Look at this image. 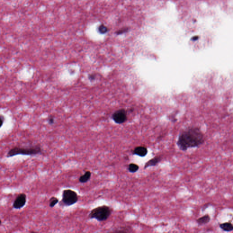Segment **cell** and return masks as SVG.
I'll return each mask as SVG.
<instances>
[{
	"mask_svg": "<svg viewBox=\"0 0 233 233\" xmlns=\"http://www.w3.org/2000/svg\"><path fill=\"white\" fill-rule=\"evenodd\" d=\"M205 140V135L200 128L190 127L180 133L176 145L180 150L185 152L189 149L198 148Z\"/></svg>",
	"mask_w": 233,
	"mask_h": 233,
	"instance_id": "1",
	"label": "cell"
},
{
	"mask_svg": "<svg viewBox=\"0 0 233 233\" xmlns=\"http://www.w3.org/2000/svg\"><path fill=\"white\" fill-rule=\"evenodd\" d=\"M42 153L43 151L40 145H32L25 147L15 146L8 151L6 157H12L18 155L35 156Z\"/></svg>",
	"mask_w": 233,
	"mask_h": 233,
	"instance_id": "2",
	"label": "cell"
},
{
	"mask_svg": "<svg viewBox=\"0 0 233 233\" xmlns=\"http://www.w3.org/2000/svg\"><path fill=\"white\" fill-rule=\"evenodd\" d=\"M113 210L109 206H100L93 209L89 214L88 218L90 219H95L99 222L106 221L112 214Z\"/></svg>",
	"mask_w": 233,
	"mask_h": 233,
	"instance_id": "3",
	"label": "cell"
},
{
	"mask_svg": "<svg viewBox=\"0 0 233 233\" xmlns=\"http://www.w3.org/2000/svg\"><path fill=\"white\" fill-rule=\"evenodd\" d=\"M79 201V196L77 192L71 189H66L62 191V198L59 205L62 207H68L74 205Z\"/></svg>",
	"mask_w": 233,
	"mask_h": 233,
	"instance_id": "4",
	"label": "cell"
},
{
	"mask_svg": "<svg viewBox=\"0 0 233 233\" xmlns=\"http://www.w3.org/2000/svg\"><path fill=\"white\" fill-rule=\"evenodd\" d=\"M27 201V196L24 193L19 194L14 199L12 207L16 209H20L24 207Z\"/></svg>",
	"mask_w": 233,
	"mask_h": 233,
	"instance_id": "5",
	"label": "cell"
},
{
	"mask_svg": "<svg viewBox=\"0 0 233 233\" xmlns=\"http://www.w3.org/2000/svg\"><path fill=\"white\" fill-rule=\"evenodd\" d=\"M112 118L117 124H123L127 120V112L124 109L118 110L113 113Z\"/></svg>",
	"mask_w": 233,
	"mask_h": 233,
	"instance_id": "6",
	"label": "cell"
},
{
	"mask_svg": "<svg viewBox=\"0 0 233 233\" xmlns=\"http://www.w3.org/2000/svg\"><path fill=\"white\" fill-rule=\"evenodd\" d=\"M133 155H137L140 157H145L147 155L148 150L146 147L142 146H139L135 147L132 151Z\"/></svg>",
	"mask_w": 233,
	"mask_h": 233,
	"instance_id": "7",
	"label": "cell"
},
{
	"mask_svg": "<svg viewBox=\"0 0 233 233\" xmlns=\"http://www.w3.org/2000/svg\"><path fill=\"white\" fill-rule=\"evenodd\" d=\"M162 160V157L161 156H157L149 159L146 162L144 166V169H146L150 167H154L157 165Z\"/></svg>",
	"mask_w": 233,
	"mask_h": 233,
	"instance_id": "8",
	"label": "cell"
},
{
	"mask_svg": "<svg viewBox=\"0 0 233 233\" xmlns=\"http://www.w3.org/2000/svg\"><path fill=\"white\" fill-rule=\"evenodd\" d=\"M211 221V217L209 214H206L196 220V222L198 225L202 226L208 224Z\"/></svg>",
	"mask_w": 233,
	"mask_h": 233,
	"instance_id": "9",
	"label": "cell"
},
{
	"mask_svg": "<svg viewBox=\"0 0 233 233\" xmlns=\"http://www.w3.org/2000/svg\"><path fill=\"white\" fill-rule=\"evenodd\" d=\"M91 175H92V173L91 171H89V170L86 171L84 174L80 176V177L78 178V181L82 184L87 183L91 179Z\"/></svg>",
	"mask_w": 233,
	"mask_h": 233,
	"instance_id": "10",
	"label": "cell"
},
{
	"mask_svg": "<svg viewBox=\"0 0 233 233\" xmlns=\"http://www.w3.org/2000/svg\"><path fill=\"white\" fill-rule=\"evenodd\" d=\"M219 228L225 232H231L233 231V224L230 222H225L219 225Z\"/></svg>",
	"mask_w": 233,
	"mask_h": 233,
	"instance_id": "11",
	"label": "cell"
},
{
	"mask_svg": "<svg viewBox=\"0 0 233 233\" xmlns=\"http://www.w3.org/2000/svg\"><path fill=\"white\" fill-rule=\"evenodd\" d=\"M139 167L138 165L134 163H130L128 166V171L131 173H135L139 170Z\"/></svg>",
	"mask_w": 233,
	"mask_h": 233,
	"instance_id": "12",
	"label": "cell"
},
{
	"mask_svg": "<svg viewBox=\"0 0 233 233\" xmlns=\"http://www.w3.org/2000/svg\"><path fill=\"white\" fill-rule=\"evenodd\" d=\"M59 202V199L55 196H53L49 200V205L50 208H53Z\"/></svg>",
	"mask_w": 233,
	"mask_h": 233,
	"instance_id": "13",
	"label": "cell"
},
{
	"mask_svg": "<svg viewBox=\"0 0 233 233\" xmlns=\"http://www.w3.org/2000/svg\"><path fill=\"white\" fill-rule=\"evenodd\" d=\"M108 29L104 25H101L100 26L98 27V31H99V32L100 33H102V34H104V33H105L106 32H107V30H108Z\"/></svg>",
	"mask_w": 233,
	"mask_h": 233,
	"instance_id": "14",
	"label": "cell"
},
{
	"mask_svg": "<svg viewBox=\"0 0 233 233\" xmlns=\"http://www.w3.org/2000/svg\"><path fill=\"white\" fill-rule=\"evenodd\" d=\"M131 230H130V228H126V229L125 228H124V229H121V230H114V231H113V232H116V233H122V232H131V231H130Z\"/></svg>",
	"mask_w": 233,
	"mask_h": 233,
	"instance_id": "15",
	"label": "cell"
},
{
	"mask_svg": "<svg viewBox=\"0 0 233 233\" xmlns=\"http://www.w3.org/2000/svg\"><path fill=\"white\" fill-rule=\"evenodd\" d=\"M210 205H211L210 203H207V204H205V205H203V206L202 208V212L205 211L207 208H208V207L210 206Z\"/></svg>",
	"mask_w": 233,
	"mask_h": 233,
	"instance_id": "16",
	"label": "cell"
},
{
	"mask_svg": "<svg viewBox=\"0 0 233 233\" xmlns=\"http://www.w3.org/2000/svg\"><path fill=\"white\" fill-rule=\"evenodd\" d=\"M54 122H55V120H54L53 118L51 117L49 118L48 123L50 124H54Z\"/></svg>",
	"mask_w": 233,
	"mask_h": 233,
	"instance_id": "17",
	"label": "cell"
},
{
	"mask_svg": "<svg viewBox=\"0 0 233 233\" xmlns=\"http://www.w3.org/2000/svg\"><path fill=\"white\" fill-rule=\"evenodd\" d=\"M4 118L3 117L2 115H1V126H2V125H3V122H4Z\"/></svg>",
	"mask_w": 233,
	"mask_h": 233,
	"instance_id": "18",
	"label": "cell"
}]
</instances>
